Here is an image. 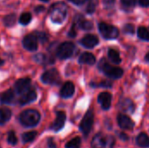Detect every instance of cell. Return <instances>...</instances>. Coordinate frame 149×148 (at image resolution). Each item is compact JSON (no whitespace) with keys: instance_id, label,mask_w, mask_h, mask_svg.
Returning a JSON list of instances; mask_svg holds the SVG:
<instances>
[{"instance_id":"6da1fadb","label":"cell","mask_w":149,"mask_h":148,"mask_svg":"<svg viewBox=\"0 0 149 148\" xmlns=\"http://www.w3.org/2000/svg\"><path fill=\"white\" fill-rule=\"evenodd\" d=\"M40 120V114L38 111L28 109L24 111L19 116L20 123L26 127H33L38 124Z\"/></svg>"},{"instance_id":"7a4b0ae2","label":"cell","mask_w":149,"mask_h":148,"mask_svg":"<svg viewBox=\"0 0 149 148\" xmlns=\"http://www.w3.org/2000/svg\"><path fill=\"white\" fill-rule=\"evenodd\" d=\"M115 140L113 136L106 133H97L92 140L93 148H113Z\"/></svg>"},{"instance_id":"3957f363","label":"cell","mask_w":149,"mask_h":148,"mask_svg":"<svg viewBox=\"0 0 149 148\" xmlns=\"http://www.w3.org/2000/svg\"><path fill=\"white\" fill-rule=\"evenodd\" d=\"M99 68L105 73L106 76H107L110 79H118L121 78L123 75V70L121 68L109 65L105 58L101 59V61L100 62Z\"/></svg>"},{"instance_id":"277c9868","label":"cell","mask_w":149,"mask_h":148,"mask_svg":"<svg viewBox=\"0 0 149 148\" xmlns=\"http://www.w3.org/2000/svg\"><path fill=\"white\" fill-rule=\"evenodd\" d=\"M66 16V6L63 3H55L51 9V17L55 23H62Z\"/></svg>"},{"instance_id":"5b68a950","label":"cell","mask_w":149,"mask_h":148,"mask_svg":"<svg viewBox=\"0 0 149 148\" xmlns=\"http://www.w3.org/2000/svg\"><path fill=\"white\" fill-rule=\"evenodd\" d=\"M99 30L101 35L107 39H114L119 36V30L117 27L107 24L106 23H100L99 24Z\"/></svg>"},{"instance_id":"8992f818","label":"cell","mask_w":149,"mask_h":148,"mask_svg":"<svg viewBox=\"0 0 149 148\" xmlns=\"http://www.w3.org/2000/svg\"><path fill=\"white\" fill-rule=\"evenodd\" d=\"M75 46L72 42H65L57 49V57L60 59H66L73 54Z\"/></svg>"},{"instance_id":"52a82bcc","label":"cell","mask_w":149,"mask_h":148,"mask_svg":"<svg viewBox=\"0 0 149 148\" xmlns=\"http://www.w3.org/2000/svg\"><path fill=\"white\" fill-rule=\"evenodd\" d=\"M41 80L48 85H58L60 83V75L56 69H50L44 72L41 76Z\"/></svg>"},{"instance_id":"ba28073f","label":"cell","mask_w":149,"mask_h":148,"mask_svg":"<svg viewBox=\"0 0 149 148\" xmlns=\"http://www.w3.org/2000/svg\"><path fill=\"white\" fill-rule=\"evenodd\" d=\"M93 124V113L91 110H89L84 116V118L79 125L80 131L83 133V134L85 136H87L89 134V133L92 129Z\"/></svg>"},{"instance_id":"9c48e42d","label":"cell","mask_w":149,"mask_h":148,"mask_svg":"<svg viewBox=\"0 0 149 148\" xmlns=\"http://www.w3.org/2000/svg\"><path fill=\"white\" fill-rule=\"evenodd\" d=\"M31 83V81L28 78L18 79L15 84V92L18 94H24L30 90Z\"/></svg>"},{"instance_id":"30bf717a","label":"cell","mask_w":149,"mask_h":148,"mask_svg":"<svg viewBox=\"0 0 149 148\" xmlns=\"http://www.w3.org/2000/svg\"><path fill=\"white\" fill-rule=\"evenodd\" d=\"M24 47L28 51H35L38 48V38L34 34H29L24 37L23 40Z\"/></svg>"},{"instance_id":"8fae6325","label":"cell","mask_w":149,"mask_h":148,"mask_svg":"<svg viewBox=\"0 0 149 148\" xmlns=\"http://www.w3.org/2000/svg\"><path fill=\"white\" fill-rule=\"evenodd\" d=\"M118 124L120 128L125 130H132L134 126V121L127 115L125 114H119L118 116Z\"/></svg>"},{"instance_id":"7c38bea8","label":"cell","mask_w":149,"mask_h":148,"mask_svg":"<svg viewBox=\"0 0 149 148\" xmlns=\"http://www.w3.org/2000/svg\"><path fill=\"white\" fill-rule=\"evenodd\" d=\"M98 101L104 110H108L112 103V94L107 92H101L98 96Z\"/></svg>"},{"instance_id":"4fadbf2b","label":"cell","mask_w":149,"mask_h":148,"mask_svg":"<svg viewBox=\"0 0 149 148\" xmlns=\"http://www.w3.org/2000/svg\"><path fill=\"white\" fill-rule=\"evenodd\" d=\"M80 44L86 48H93L99 44V38L95 35L89 34L80 40Z\"/></svg>"},{"instance_id":"5bb4252c","label":"cell","mask_w":149,"mask_h":148,"mask_svg":"<svg viewBox=\"0 0 149 148\" xmlns=\"http://www.w3.org/2000/svg\"><path fill=\"white\" fill-rule=\"evenodd\" d=\"M65 119H66V115L64 112H58L57 113V116H56V120L52 125V129L55 132H58L60 131L65 125Z\"/></svg>"},{"instance_id":"9a60e30c","label":"cell","mask_w":149,"mask_h":148,"mask_svg":"<svg viewBox=\"0 0 149 148\" xmlns=\"http://www.w3.org/2000/svg\"><path fill=\"white\" fill-rule=\"evenodd\" d=\"M74 91H75L74 85L72 82H66L64 84V85L61 88L60 95L64 99H68L74 94Z\"/></svg>"},{"instance_id":"2e32d148","label":"cell","mask_w":149,"mask_h":148,"mask_svg":"<svg viewBox=\"0 0 149 148\" xmlns=\"http://www.w3.org/2000/svg\"><path fill=\"white\" fill-rule=\"evenodd\" d=\"M37 98V93L35 92V90H29L27 92H25L24 94L22 95L19 103L21 106H24L26 104H29L32 101H34Z\"/></svg>"},{"instance_id":"e0dca14e","label":"cell","mask_w":149,"mask_h":148,"mask_svg":"<svg viewBox=\"0 0 149 148\" xmlns=\"http://www.w3.org/2000/svg\"><path fill=\"white\" fill-rule=\"evenodd\" d=\"M79 62L80 64H84V65H93L96 62V58L93 56V54L90 53V52H84L80 55L79 58Z\"/></svg>"},{"instance_id":"ac0fdd59","label":"cell","mask_w":149,"mask_h":148,"mask_svg":"<svg viewBox=\"0 0 149 148\" xmlns=\"http://www.w3.org/2000/svg\"><path fill=\"white\" fill-rule=\"evenodd\" d=\"M119 107L120 110L127 113H133L134 110V105L132 102V100H130L129 99H124L120 100L119 104Z\"/></svg>"},{"instance_id":"d6986e66","label":"cell","mask_w":149,"mask_h":148,"mask_svg":"<svg viewBox=\"0 0 149 148\" xmlns=\"http://www.w3.org/2000/svg\"><path fill=\"white\" fill-rule=\"evenodd\" d=\"M14 92L11 89H9L0 94V101L3 104H11L14 100Z\"/></svg>"},{"instance_id":"ffe728a7","label":"cell","mask_w":149,"mask_h":148,"mask_svg":"<svg viewBox=\"0 0 149 148\" xmlns=\"http://www.w3.org/2000/svg\"><path fill=\"white\" fill-rule=\"evenodd\" d=\"M136 142H137V145L141 147H149V137L145 133H141L138 135L136 139Z\"/></svg>"},{"instance_id":"44dd1931","label":"cell","mask_w":149,"mask_h":148,"mask_svg":"<svg viewBox=\"0 0 149 148\" xmlns=\"http://www.w3.org/2000/svg\"><path fill=\"white\" fill-rule=\"evenodd\" d=\"M11 117V112L8 108H1L0 109V125H3L8 122Z\"/></svg>"},{"instance_id":"7402d4cb","label":"cell","mask_w":149,"mask_h":148,"mask_svg":"<svg viewBox=\"0 0 149 148\" xmlns=\"http://www.w3.org/2000/svg\"><path fill=\"white\" fill-rule=\"evenodd\" d=\"M108 58L113 64H120L121 62L120 53L114 49H110L108 51Z\"/></svg>"},{"instance_id":"603a6c76","label":"cell","mask_w":149,"mask_h":148,"mask_svg":"<svg viewBox=\"0 0 149 148\" xmlns=\"http://www.w3.org/2000/svg\"><path fill=\"white\" fill-rule=\"evenodd\" d=\"M36 137H37V132H35V131L27 132L22 135V140L24 143H28V142H31L32 140H34V139Z\"/></svg>"},{"instance_id":"cb8c5ba5","label":"cell","mask_w":149,"mask_h":148,"mask_svg":"<svg viewBox=\"0 0 149 148\" xmlns=\"http://www.w3.org/2000/svg\"><path fill=\"white\" fill-rule=\"evenodd\" d=\"M81 144V140L79 137H76L65 144V148H79Z\"/></svg>"},{"instance_id":"d4e9b609","label":"cell","mask_w":149,"mask_h":148,"mask_svg":"<svg viewBox=\"0 0 149 148\" xmlns=\"http://www.w3.org/2000/svg\"><path fill=\"white\" fill-rule=\"evenodd\" d=\"M138 36L142 40H149V31L145 27H140L138 29Z\"/></svg>"},{"instance_id":"484cf974","label":"cell","mask_w":149,"mask_h":148,"mask_svg":"<svg viewBox=\"0 0 149 148\" xmlns=\"http://www.w3.org/2000/svg\"><path fill=\"white\" fill-rule=\"evenodd\" d=\"M78 24L79 26L83 29V30H86V31H89L93 28V24L92 22L90 21H87V20H84V19H79L78 21Z\"/></svg>"},{"instance_id":"4316f807","label":"cell","mask_w":149,"mask_h":148,"mask_svg":"<svg viewBox=\"0 0 149 148\" xmlns=\"http://www.w3.org/2000/svg\"><path fill=\"white\" fill-rule=\"evenodd\" d=\"M31 15L30 13H28V12L23 13V14L20 16V17H19V22H20V24H24V25L28 24L31 22Z\"/></svg>"},{"instance_id":"83f0119b","label":"cell","mask_w":149,"mask_h":148,"mask_svg":"<svg viewBox=\"0 0 149 148\" xmlns=\"http://www.w3.org/2000/svg\"><path fill=\"white\" fill-rule=\"evenodd\" d=\"M15 20H16L15 15L10 14V15H8V16H6V17H4L3 22H4V24H5L6 26H11V25H13V24H15Z\"/></svg>"},{"instance_id":"f1b7e54d","label":"cell","mask_w":149,"mask_h":148,"mask_svg":"<svg viewBox=\"0 0 149 148\" xmlns=\"http://www.w3.org/2000/svg\"><path fill=\"white\" fill-rule=\"evenodd\" d=\"M7 141H8V143H9V144L13 145V146L17 144V136H16V134H15V133H14V132L10 131V132L8 133Z\"/></svg>"},{"instance_id":"f546056e","label":"cell","mask_w":149,"mask_h":148,"mask_svg":"<svg viewBox=\"0 0 149 148\" xmlns=\"http://www.w3.org/2000/svg\"><path fill=\"white\" fill-rule=\"evenodd\" d=\"M124 32L127 33V34H134V27L133 24H126L124 26V29H123Z\"/></svg>"},{"instance_id":"4dcf8cb0","label":"cell","mask_w":149,"mask_h":148,"mask_svg":"<svg viewBox=\"0 0 149 148\" xmlns=\"http://www.w3.org/2000/svg\"><path fill=\"white\" fill-rule=\"evenodd\" d=\"M36 37H37V38L39 39L42 43H45V42L48 39V37H47V35H46L45 32H38L37 35H36Z\"/></svg>"},{"instance_id":"1f68e13d","label":"cell","mask_w":149,"mask_h":148,"mask_svg":"<svg viewBox=\"0 0 149 148\" xmlns=\"http://www.w3.org/2000/svg\"><path fill=\"white\" fill-rule=\"evenodd\" d=\"M95 7H96L95 3H93V2H90V3H89V4H88V5H87V7H86V11H87L89 14H92V13H93V12H94V10H95Z\"/></svg>"},{"instance_id":"d6a6232c","label":"cell","mask_w":149,"mask_h":148,"mask_svg":"<svg viewBox=\"0 0 149 148\" xmlns=\"http://www.w3.org/2000/svg\"><path fill=\"white\" fill-rule=\"evenodd\" d=\"M122 4L127 6V7H132L135 4L136 0H120Z\"/></svg>"},{"instance_id":"836d02e7","label":"cell","mask_w":149,"mask_h":148,"mask_svg":"<svg viewBox=\"0 0 149 148\" xmlns=\"http://www.w3.org/2000/svg\"><path fill=\"white\" fill-rule=\"evenodd\" d=\"M35 60L38 63H44L45 60V56L42 55V54H38L35 56Z\"/></svg>"},{"instance_id":"e575fe53","label":"cell","mask_w":149,"mask_h":148,"mask_svg":"<svg viewBox=\"0 0 149 148\" xmlns=\"http://www.w3.org/2000/svg\"><path fill=\"white\" fill-rule=\"evenodd\" d=\"M100 86H101V87H111L112 83L109 81H104L102 83H100Z\"/></svg>"},{"instance_id":"d590c367","label":"cell","mask_w":149,"mask_h":148,"mask_svg":"<svg viewBox=\"0 0 149 148\" xmlns=\"http://www.w3.org/2000/svg\"><path fill=\"white\" fill-rule=\"evenodd\" d=\"M48 147L49 148H56V144L54 143V141L52 140V139H49L48 142H47Z\"/></svg>"},{"instance_id":"8d00e7d4","label":"cell","mask_w":149,"mask_h":148,"mask_svg":"<svg viewBox=\"0 0 149 148\" xmlns=\"http://www.w3.org/2000/svg\"><path fill=\"white\" fill-rule=\"evenodd\" d=\"M119 137L121 139V140H123V141H127V140H128V136L126 134V133H119Z\"/></svg>"},{"instance_id":"74e56055","label":"cell","mask_w":149,"mask_h":148,"mask_svg":"<svg viewBox=\"0 0 149 148\" xmlns=\"http://www.w3.org/2000/svg\"><path fill=\"white\" fill-rule=\"evenodd\" d=\"M140 4L143 7L149 6V0H140Z\"/></svg>"},{"instance_id":"f35d334b","label":"cell","mask_w":149,"mask_h":148,"mask_svg":"<svg viewBox=\"0 0 149 148\" xmlns=\"http://www.w3.org/2000/svg\"><path fill=\"white\" fill-rule=\"evenodd\" d=\"M71 2H72L73 3H75V4H78V5H79V4H82V3H84L85 2H86L87 0H70Z\"/></svg>"},{"instance_id":"ab89813d","label":"cell","mask_w":149,"mask_h":148,"mask_svg":"<svg viewBox=\"0 0 149 148\" xmlns=\"http://www.w3.org/2000/svg\"><path fill=\"white\" fill-rule=\"evenodd\" d=\"M69 36H70V37H75V36H76V31H75L74 26L72 27V29H71V31H70V32H69Z\"/></svg>"},{"instance_id":"60d3db41","label":"cell","mask_w":149,"mask_h":148,"mask_svg":"<svg viewBox=\"0 0 149 148\" xmlns=\"http://www.w3.org/2000/svg\"><path fill=\"white\" fill-rule=\"evenodd\" d=\"M103 1L107 5H110V4H112V3H113L115 2V0H103Z\"/></svg>"},{"instance_id":"b9f144b4","label":"cell","mask_w":149,"mask_h":148,"mask_svg":"<svg viewBox=\"0 0 149 148\" xmlns=\"http://www.w3.org/2000/svg\"><path fill=\"white\" fill-rule=\"evenodd\" d=\"M44 10V7L39 6V7H38V8L36 9V11H37V12H39V10Z\"/></svg>"},{"instance_id":"7bdbcfd3","label":"cell","mask_w":149,"mask_h":148,"mask_svg":"<svg viewBox=\"0 0 149 148\" xmlns=\"http://www.w3.org/2000/svg\"><path fill=\"white\" fill-rule=\"evenodd\" d=\"M146 60H147L148 62H149V52L146 55Z\"/></svg>"},{"instance_id":"ee69618b","label":"cell","mask_w":149,"mask_h":148,"mask_svg":"<svg viewBox=\"0 0 149 148\" xmlns=\"http://www.w3.org/2000/svg\"><path fill=\"white\" fill-rule=\"evenodd\" d=\"M3 64V60H2V59L0 58V65H2Z\"/></svg>"},{"instance_id":"f6af8a7d","label":"cell","mask_w":149,"mask_h":148,"mask_svg":"<svg viewBox=\"0 0 149 148\" xmlns=\"http://www.w3.org/2000/svg\"><path fill=\"white\" fill-rule=\"evenodd\" d=\"M41 1H43V2H48L49 0H41Z\"/></svg>"},{"instance_id":"bcb514c9","label":"cell","mask_w":149,"mask_h":148,"mask_svg":"<svg viewBox=\"0 0 149 148\" xmlns=\"http://www.w3.org/2000/svg\"><path fill=\"white\" fill-rule=\"evenodd\" d=\"M0 148H1V147H0Z\"/></svg>"}]
</instances>
